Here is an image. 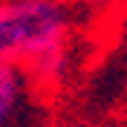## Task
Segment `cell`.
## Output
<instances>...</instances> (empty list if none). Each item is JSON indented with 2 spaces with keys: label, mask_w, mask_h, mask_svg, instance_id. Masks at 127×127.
<instances>
[{
  "label": "cell",
  "mask_w": 127,
  "mask_h": 127,
  "mask_svg": "<svg viewBox=\"0 0 127 127\" xmlns=\"http://www.w3.org/2000/svg\"><path fill=\"white\" fill-rule=\"evenodd\" d=\"M72 58H75V52H72V40H69V43L55 46V49H49V52H43V55H38L35 61H29L23 66V72H26V78H29L32 87L55 90V87H61L64 81H66V75L72 69Z\"/></svg>",
  "instance_id": "3"
},
{
  "label": "cell",
  "mask_w": 127,
  "mask_h": 127,
  "mask_svg": "<svg viewBox=\"0 0 127 127\" xmlns=\"http://www.w3.org/2000/svg\"><path fill=\"white\" fill-rule=\"evenodd\" d=\"M29 78L23 66L0 61V127H15L29 101Z\"/></svg>",
  "instance_id": "2"
},
{
  "label": "cell",
  "mask_w": 127,
  "mask_h": 127,
  "mask_svg": "<svg viewBox=\"0 0 127 127\" xmlns=\"http://www.w3.org/2000/svg\"><path fill=\"white\" fill-rule=\"evenodd\" d=\"M72 40V9L64 0H0V61L26 66Z\"/></svg>",
  "instance_id": "1"
},
{
  "label": "cell",
  "mask_w": 127,
  "mask_h": 127,
  "mask_svg": "<svg viewBox=\"0 0 127 127\" xmlns=\"http://www.w3.org/2000/svg\"><path fill=\"white\" fill-rule=\"evenodd\" d=\"M66 6H78V9H107L113 6V3H119V0H64Z\"/></svg>",
  "instance_id": "4"
}]
</instances>
